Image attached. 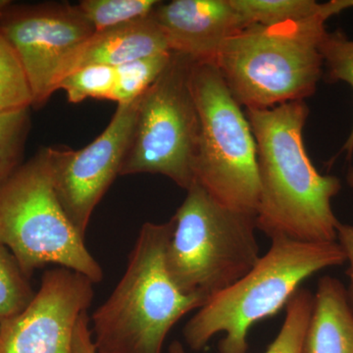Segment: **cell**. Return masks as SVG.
Here are the masks:
<instances>
[{"label": "cell", "mask_w": 353, "mask_h": 353, "mask_svg": "<svg viewBox=\"0 0 353 353\" xmlns=\"http://www.w3.org/2000/svg\"><path fill=\"white\" fill-rule=\"evenodd\" d=\"M301 353H353V311L339 279L318 282Z\"/></svg>", "instance_id": "cell-14"}, {"label": "cell", "mask_w": 353, "mask_h": 353, "mask_svg": "<svg viewBox=\"0 0 353 353\" xmlns=\"http://www.w3.org/2000/svg\"><path fill=\"white\" fill-rule=\"evenodd\" d=\"M36 292L10 250L0 243V322L19 314Z\"/></svg>", "instance_id": "cell-19"}, {"label": "cell", "mask_w": 353, "mask_h": 353, "mask_svg": "<svg viewBox=\"0 0 353 353\" xmlns=\"http://www.w3.org/2000/svg\"><path fill=\"white\" fill-rule=\"evenodd\" d=\"M157 0H83L78 4L95 32L148 17L159 4Z\"/></svg>", "instance_id": "cell-18"}, {"label": "cell", "mask_w": 353, "mask_h": 353, "mask_svg": "<svg viewBox=\"0 0 353 353\" xmlns=\"http://www.w3.org/2000/svg\"><path fill=\"white\" fill-rule=\"evenodd\" d=\"M30 108L0 114V185L20 166L30 128Z\"/></svg>", "instance_id": "cell-22"}, {"label": "cell", "mask_w": 353, "mask_h": 353, "mask_svg": "<svg viewBox=\"0 0 353 353\" xmlns=\"http://www.w3.org/2000/svg\"><path fill=\"white\" fill-rule=\"evenodd\" d=\"M94 283L63 267L44 272L31 303L0 322V353H73L74 332L94 299Z\"/></svg>", "instance_id": "cell-11"}, {"label": "cell", "mask_w": 353, "mask_h": 353, "mask_svg": "<svg viewBox=\"0 0 353 353\" xmlns=\"http://www.w3.org/2000/svg\"><path fill=\"white\" fill-rule=\"evenodd\" d=\"M172 52L128 62L115 68V85L111 101L126 104L141 97L170 63Z\"/></svg>", "instance_id": "cell-16"}, {"label": "cell", "mask_w": 353, "mask_h": 353, "mask_svg": "<svg viewBox=\"0 0 353 353\" xmlns=\"http://www.w3.org/2000/svg\"><path fill=\"white\" fill-rule=\"evenodd\" d=\"M10 3L11 1H8V0H0V17H1L2 14H3L4 11H6V9Z\"/></svg>", "instance_id": "cell-27"}, {"label": "cell", "mask_w": 353, "mask_h": 353, "mask_svg": "<svg viewBox=\"0 0 353 353\" xmlns=\"http://www.w3.org/2000/svg\"><path fill=\"white\" fill-rule=\"evenodd\" d=\"M192 63L190 57L172 53L163 73L139 97L120 176L159 174L185 190L196 181L199 118L190 85Z\"/></svg>", "instance_id": "cell-8"}, {"label": "cell", "mask_w": 353, "mask_h": 353, "mask_svg": "<svg viewBox=\"0 0 353 353\" xmlns=\"http://www.w3.org/2000/svg\"><path fill=\"white\" fill-rule=\"evenodd\" d=\"M350 8V0H332L308 19L248 26L228 39L214 63L241 108L270 109L314 94L324 69L326 21Z\"/></svg>", "instance_id": "cell-2"}, {"label": "cell", "mask_w": 353, "mask_h": 353, "mask_svg": "<svg viewBox=\"0 0 353 353\" xmlns=\"http://www.w3.org/2000/svg\"><path fill=\"white\" fill-rule=\"evenodd\" d=\"M257 150L260 185L256 227L273 240L336 241L332 201L341 192L336 176L316 169L303 141L305 101L270 109H246Z\"/></svg>", "instance_id": "cell-1"}, {"label": "cell", "mask_w": 353, "mask_h": 353, "mask_svg": "<svg viewBox=\"0 0 353 353\" xmlns=\"http://www.w3.org/2000/svg\"><path fill=\"white\" fill-rule=\"evenodd\" d=\"M163 52L171 51L152 12L143 19L95 32L70 58L60 81L71 72L88 65H106L116 68Z\"/></svg>", "instance_id": "cell-13"}, {"label": "cell", "mask_w": 353, "mask_h": 353, "mask_svg": "<svg viewBox=\"0 0 353 353\" xmlns=\"http://www.w3.org/2000/svg\"><path fill=\"white\" fill-rule=\"evenodd\" d=\"M347 181L348 185L353 189V167L348 170L347 174Z\"/></svg>", "instance_id": "cell-28"}, {"label": "cell", "mask_w": 353, "mask_h": 353, "mask_svg": "<svg viewBox=\"0 0 353 353\" xmlns=\"http://www.w3.org/2000/svg\"><path fill=\"white\" fill-rule=\"evenodd\" d=\"M85 239L60 204L48 148H41L0 185V243L28 278L46 265H57L97 284L103 270Z\"/></svg>", "instance_id": "cell-6"}, {"label": "cell", "mask_w": 353, "mask_h": 353, "mask_svg": "<svg viewBox=\"0 0 353 353\" xmlns=\"http://www.w3.org/2000/svg\"><path fill=\"white\" fill-rule=\"evenodd\" d=\"M32 97L24 69L0 32V114L31 108Z\"/></svg>", "instance_id": "cell-17"}, {"label": "cell", "mask_w": 353, "mask_h": 353, "mask_svg": "<svg viewBox=\"0 0 353 353\" xmlns=\"http://www.w3.org/2000/svg\"><path fill=\"white\" fill-rule=\"evenodd\" d=\"M0 32L24 69L32 108H39L57 92L65 65L95 29L78 4L11 2L0 17Z\"/></svg>", "instance_id": "cell-9"}, {"label": "cell", "mask_w": 353, "mask_h": 353, "mask_svg": "<svg viewBox=\"0 0 353 353\" xmlns=\"http://www.w3.org/2000/svg\"><path fill=\"white\" fill-rule=\"evenodd\" d=\"M169 353H187L180 341H175L169 347Z\"/></svg>", "instance_id": "cell-26"}, {"label": "cell", "mask_w": 353, "mask_h": 353, "mask_svg": "<svg viewBox=\"0 0 353 353\" xmlns=\"http://www.w3.org/2000/svg\"><path fill=\"white\" fill-rule=\"evenodd\" d=\"M243 27H272L297 22L321 13L325 3L313 0H231Z\"/></svg>", "instance_id": "cell-15"}, {"label": "cell", "mask_w": 353, "mask_h": 353, "mask_svg": "<svg viewBox=\"0 0 353 353\" xmlns=\"http://www.w3.org/2000/svg\"><path fill=\"white\" fill-rule=\"evenodd\" d=\"M325 75L330 83H347L353 90V41L341 30L327 32L321 44ZM347 158L353 155V125L341 150Z\"/></svg>", "instance_id": "cell-23"}, {"label": "cell", "mask_w": 353, "mask_h": 353, "mask_svg": "<svg viewBox=\"0 0 353 353\" xmlns=\"http://www.w3.org/2000/svg\"><path fill=\"white\" fill-rule=\"evenodd\" d=\"M347 262L338 241L307 243L275 238L268 252L231 287L209 299L185 324L183 339L201 350L213 336L225 334L219 353H248L253 325L277 314L303 282L324 269Z\"/></svg>", "instance_id": "cell-4"}, {"label": "cell", "mask_w": 353, "mask_h": 353, "mask_svg": "<svg viewBox=\"0 0 353 353\" xmlns=\"http://www.w3.org/2000/svg\"><path fill=\"white\" fill-rule=\"evenodd\" d=\"M115 76L114 67L88 65L65 76L58 83L57 90H65L71 103H80L88 99L111 101Z\"/></svg>", "instance_id": "cell-21"}, {"label": "cell", "mask_w": 353, "mask_h": 353, "mask_svg": "<svg viewBox=\"0 0 353 353\" xmlns=\"http://www.w3.org/2000/svg\"><path fill=\"white\" fill-rule=\"evenodd\" d=\"M73 353H97L92 340L88 312L83 313L77 323L73 336Z\"/></svg>", "instance_id": "cell-25"}, {"label": "cell", "mask_w": 353, "mask_h": 353, "mask_svg": "<svg viewBox=\"0 0 353 353\" xmlns=\"http://www.w3.org/2000/svg\"><path fill=\"white\" fill-rule=\"evenodd\" d=\"M172 231V219L141 227L126 272L92 315L97 353H161L176 322L206 303L181 292L167 272L165 253Z\"/></svg>", "instance_id": "cell-3"}, {"label": "cell", "mask_w": 353, "mask_h": 353, "mask_svg": "<svg viewBox=\"0 0 353 353\" xmlns=\"http://www.w3.org/2000/svg\"><path fill=\"white\" fill-rule=\"evenodd\" d=\"M336 241L341 245L345 255V259L350 264L348 277H350V288L347 290L348 301L353 311V225L339 223L336 227Z\"/></svg>", "instance_id": "cell-24"}, {"label": "cell", "mask_w": 353, "mask_h": 353, "mask_svg": "<svg viewBox=\"0 0 353 353\" xmlns=\"http://www.w3.org/2000/svg\"><path fill=\"white\" fill-rule=\"evenodd\" d=\"M139 99L118 104L106 129L82 150L48 148L58 199L83 238L95 208L120 176L136 124Z\"/></svg>", "instance_id": "cell-10"}, {"label": "cell", "mask_w": 353, "mask_h": 353, "mask_svg": "<svg viewBox=\"0 0 353 353\" xmlns=\"http://www.w3.org/2000/svg\"><path fill=\"white\" fill-rule=\"evenodd\" d=\"M190 85L199 118L194 179L220 203L256 216V143L243 108L214 62L194 61Z\"/></svg>", "instance_id": "cell-7"}, {"label": "cell", "mask_w": 353, "mask_h": 353, "mask_svg": "<svg viewBox=\"0 0 353 353\" xmlns=\"http://www.w3.org/2000/svg\"><path fill=\"white\" fill-rule=\"evenodd\" d=\"M178 208L165 253L181 292L206 303L238 282L260 259L256 216L220 203L194 181Z\"/></svg>", "instance_id": "cell-5"}, {"label": "cell", "mask_w": 353, "mask_h": 353, "mask_svg": "<svg viewBox=\"0 0 353 353\" xmlns=\"http://www.w3.org/2000/svg\"><path fill=\"white\" fill-rule=\"evenodd\" d=\"M313 297L310 290L303 288L296 290L285 306L282 328L265 353H301L312 312Z\"/></svg>", "instance_id": "cell-20"}, {"label": "cell", "mask_w": 353, "mask_h": 353, "mask_svg": "<svg viewBox=\"0 0 353 353\" xmlns=\"http://www.w3.org/2000/svg\"><path fill=\"white\" fill-rule=\"evenodd\" d=\"M152 16L171 52L196 62H214L223 44L245 28L231 0L160 1Z\"/></svg>", "instance_id": "cell-12"}]
</instances>
